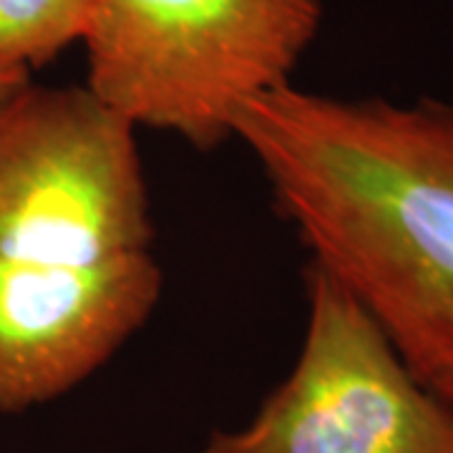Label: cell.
<instances>
[{
	"mask_svg": "<svg viewBox=\"0 0 453 453\" xmlns=\"http://www.w3.org/2000/svg\"><path fill=\"white\" fill-rule=\"evenodd\" d=\"M234 139L310 262L368 310L453 416V104L288 83L244 104Z\"/></svg>",
	"mask_w": 453,
	"mask_h": 453,
	"instance_id": "1",
	"label": "cell"
},
{
	"mask_svg": "<svg viewBox=\"0 0 453 453\" xmlns=\"http://www.w3.org/2000/svg\"><path fill=\"white\" fill-rule=\"evenodd\" d=\"M320 23L323 0H94L83 86L134 129L214 149L244 104L292 83Z\"/></svg>",
	"mask_w": 453,
	"mask_h": 453,
	"instance_id": "2",
	"label": "cell"
},
{
	"mask_svg": "<svg viewBox=\"0 0 453 453\" xmlns=\"http://www.w3.org/2000/svg\"><path fill=\"white\" fill-rule=\"evenodd\" d=\"M154 240L136 129L86 86L0 96V257L104 262Z\"/></svg>",
	"mask_w": 453,
	"mask_h": 453,
	"instance_id": "3",
	"label": "cell"
},
{
	"mask_svg": "<svg viewBox=\"0 0 453 453\" xmlns=\"http://www.w3.org/2000/svg\"><path fill=\"white\" fill-rule=\"evenodd\" d=\"M308 330L250 426L202 453H453V416L330 273L308 265Z\"/></svg>",
	"mask_w": 453,
	"mask_h": 453,
	"instance_id": "4",
	"label": "cell"
},
{
	"mask_svg": "<svg viewBox=\"0 0 453 453\" xmlns=\"http://www.w3.org/2000/svg\"><path fill=\"white\" fill-rule=\"evenodd\" d=\"M162 285L149 250L83 265L0 257V413L49 403L109 363Z\"/></svg>",
	"mask_w": 453,
	"mask_h": 453,
	"instance_id": "5",
	"label": "cell"
},
{
	"mask_svg": "<svg viewBox=\"0 0 453 453\" xmlns=\"http://www.w3.org/2000/svg\"><path fill=\"white\" fill-rule=\"evenodd\" d=\"M94 0H0V61L35 71L79 43Z\"/></svg>",
	"mask_w": 453,
	"mask_h": 453,
	"instance_id": "6",
	"label": "cell"
},
{
	"mask_svg": "<svg viewBox=\"0 0 453 453\" xmlns=\"http://www.w3.org/2000/svg\"><path fill=\"white\" fill-rule=\"evenodd\" d=\"M28 81H31V73H28V71H23V68H16V65H8L0 61V96Z\"/></svg>",
	"mask_w": 453,
	"mask_h": 453,
	"instance_id": "7",
	"label": "cell"
}]
</instances>
